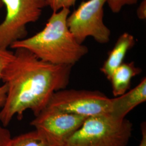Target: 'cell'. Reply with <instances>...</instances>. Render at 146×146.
Listing matches in <instances>:
<instances>
[{
	"label": "cell",
	"mask_w": 146,
	"mask_h": 146,
	"mask_svg": "<svg viewBox=\"0 0 146 146\" xmlns=\"http://www.w3.org/2000/svg\"><path fill=\"white\" fill-rule=\"evenodd\" d=\"M14 50L13 58L1 75L7 96L0 110V123L5 127L15 116L22 119L27 110L35 116L38 115L52 94L66 88L73 67L43 61L23 48Z\"/></svg>",
	"instance_id": "1"
},
{
	"label": "cell",
	"mask_w": 146,
	"mask_h": 146,
	"mask_svg": "<svg viewBox=\"0 0 146 146\" xmlns=\"http://www.w3.org/2000/svg\"><path fill=\"white\" fill-rule=\"evenodd\" d=\"M70 9L52 12L45 27L35 35L14 42L11 49L23 48L43 61L55 65L73 66L88 52L69 29L67 20Z\"/></svg>",
	"instance_id": "2"
},
{
	"label": "cell",
	"mask_w": 146,
	"mask_h": 146,
	"mask_svg": "<svg viewBox=\"0 0 146 146\" xmlns=\"http://www.w3.org/2000/svg\"><path fill=\"white\" fill-rule=\"evenodd\" d=\"M133 125L126 119L117 120L110 114L87 117L62 146H127Z\"/></svg>",
	"instance_id": "3"
},
{
	"label": "cell",
	"mask_w": 146,
	"mask_h": 146,
	"mask_svg": "<svg viewBox=\"0 0 146 146\" xmlns=\"http://www.w3.org/2000/svg\"><path fill=\"white\" fill-rule=\"evenodd\" d=\"M6 15L0 23V48L8 49L17 41L26 37L27 26L38 20L47 0H1Z\"/></svg>",
	"instance_id": "4"
},
{
	"label": "cell",
	"mask_w": 146,
	"mask_h": 146,
	"mask_svg": "<svg viewBox=\"0 0 146 146\" xmlns=\"http://www.w3.org/2000/svg\"><path fill=\"white\" fill-rule=\"evenodd\" d=\"M107 2V0L84 1L69 14L67 25L78 43L82 44L88 37H92L101 44L109 42L111 31L104 22V7Z\"/></svg>",
	"instance_id": "5"
},
{
	"label": "cell",
	"mask_w": 146,
	"mask_h": 146,
	"mask_svg": "<svg viewBox=\"0 0 146 146\" xmlns=\"http://www.w3.org/2000/svg\"><path fill=\"white\" fill-rule=\"evenodd\" d=\"M47 106L89 117L110 114L111 98L98 90L65 88L52 94Z\"/></svg>",
	"instance_id": "6"
},
{
	"label": "cell",
	"mask_w": 146,
	"mask_h": 146,
	"mask_svg": "<svg viewBox=\"0 0 146 146\" xmlns=\"http://www.w3.org/2000/svg\"><path fill=\"white\" fill-rule=\"evenodd\" d=\"M87 117L47 106L31 121L33 126L50 146H62Z\"/></svg>",
	"instance_id": "7"
},
{
	"label": "cell",
	"mask_w": 146,
	"mask_h": 146,
	"mask_svg": "<svg viewBox=\"0 0 146 146\" xmlns=\"http://www.w3.org/2000/svg\"><path fill=\"white\" fill-rule=\"evenodd\" d=\"M146 101V78H144L135 88L111 99L110 114L116 119H124L132 110Z\"/></svg>",
	"instance_id": "8"
},
{
	"label": "cell",
	"mask_w": 146,
	"mask_h": 146,
	"mask_svg": "<svg viewBox=\"0 0 146 146\" xmlns=\"http://www.w3.org/2000/svg\"><path fill=\"white\" fill-rule=\"evenodd\" d=\"M134 37L128 33L120 35L114 47L110 51L100 70L109 80L115 69L123 62L127 53L135 44Z\"/></svg>",
	"instance_id": "9"
},
{
	"label": "cell",
	"mask_w": 146,
	"mask_h": 146,
	"mask_svg": "<svg viewBox=\"0 0 146 146\" xmlns=\"http://www.w3.org/2000/svg\"><path fill=\"white\" fill-rule=\"evenodd\" d=\"M141 72V68L137 67L134 62H123L116 68L108 80L111 84L113 95L119 96L128 91L132 78Z\"/></svg>",
	"instance_id": "10"
},
{
	"label": "cell",
	"mask_w": 146,
	"mask_h": 146,
	"mask_svg": "<svg viewBox=\"0 0 146 146\" xmlns=\"http://www.w3.org/2000/svg\"><path fill=\"white\" fill-rule=\"evenodd\" d=\"M8 146H50L37 131H34L11 137Z\"/></svg>",
	"instance_id": "11"
},
{
	"label": "cell",
	"mask_w": 146,
	"mask_h": 146,
	"mask_svg": "<svg viewBox=\"0 0 146 146\" xmlns=\"http://www.w3.org/2000/svg\"><path fill=\"white\" fill-rule=\"evenodd\" d=\"M14 52L9 49L0 48V81L1 80L2 73L7 64L13 58ZM7 96V87L5 84H0V110L3 106Z\"/></svg>",
	"instance_id": "12"
},
{
	"label": "cell",
	"mask_w": 146,
	"mask_h": 146,
	"mask_svg": "<svg viewBox=\"0 0 146 146\" xmlns=\"http://www.w3.org/2000/svg\"><path fill=\"white\" fill-rule=\"evenodd\" d=\"M76 1L77 0H47V4L52 12H56L64 8L70 9L75 5Z\"/></svg>",
	"instance_id": "13"
},
{
	"label": "cell",
	"mask_w": 146,
	"mask_h": 146,
	"mask_svg": "<svg viewBox=\"0 0 146 146\" xmlns=\"http://www.w3.org/2000/svg\"><path fill=\"white\" fill-rule=\"evenodd\" d=\"M137 1L138 0H107V3L113 13H118L124 6L135 5Z\"/></svg>",
	"instance_id": "14"
},
{
	"label": "cell",
	"mask_w": 146,
	"mask_h": 146,
	"mask_svg": "<svg viewBox=\"0 0 146 146\" xmlns=\"http://www.w3.org/2000/svg\"><path fill=\"white\" fill-rule=\"evenodd\" d=\"M11 136L9 131L0 123V146H8Z\"/></svg>",
	"instance_id": "15"
},
{
	"label": "cell",
	"mask_w": 146,
	"mask_h": 146,
	"mask_svg": "<svg viewBox=\"0 0 146 146\" xmlns=\"http://www.w3.org/2000/svg\"><path fill=\"white\" fill-rule=\"evenodd\" d=\"M137 17L140 20H146V0H143L139 6L136 11Z\"/></svg>",
	"instance_id": "16"
},
{
	"label": "cell",
	"mask_w": 146,
	"mask_h": 146,
	"mask_svg": "<svg viewBox=\"0 0 146 146\" xmlns=\"http://www.w3.org/2000/svg\"><path fill=\"white\" fill-rule=\"evenodd\" d=\"M142 139L139 146H146V123L143 122L141 125Z\"/></svg>",
	"instance_id": "17"
},
{
	"label": "cell",
	"mask_w": 146,
	"mask_h": 146,
	"mask_svg": "<svg viewBox=\"0 0 146 146\" xmlns=\"http://www.w3.org/2000/svg\"><path fill=\"white\" fill-rule=\"evenodd\" d=\"M3 6V3H2V1H1V0H0V8H1Z\"/></svg>",
	"instance_id": "18"
}]
</instances>
